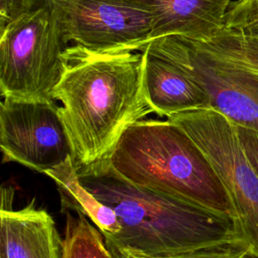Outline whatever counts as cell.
<instances>
[{"mask_svg":"<svg viewBox=\"0 0 258 258\" xmlns=\"http://www.w3.org/2000/svg\"><path fill=\"white\" fill-rule=\"evenodd\" d=\"M103 237L85 216L68 213L61 258H115Z\"/></svg>","mask_w":258,"mask_h":258,"instance_id":"13","label":"cell"},{"mask_svg":"<svg viewBox=\"0 0 258 258\" xmlns=\"http://www.w3.org/2000/svg\"><path fill=\"white\" fill-rule=\"evenodd\" d=\"M237 129L245 153L258 174V133L239 125H237Z\"/></svg>","mask_w":258,"mask_h":258,"instance_id":"17","label":"cell"},{"mask_svg":"<svg viewBox=\"0 0 258 258\" xmlns=\"http://www.w3.org/2000/svg\"><path fill=\"white\" fill-rule=\"evenodd\" d=\"M14 189L1 188L0 258H61V241L51 216L31 201L14 210Z\"/></svg>","mask_w":258,"mask_h":258,"instance_id":"9","label":"cell"},{"mask_svg":"<svg viewBox=\"0 0 258 258\" xmlns=\"http://www.w3.org/2000/svg\"><path fill=\"white\" fill-rule=\"evenodd\" d=\"M70 41L60 10L53 5L33 8L0 30L2 98L54 102L52 93Z\"/></svg>","mask_w":258,"mask_h":258,"instance_id":"4","label":"cell"},{"mask_svg":"<svg viewBox=\"0 0 258 258\" xmlns=\"http://www.w3.org/2000/svg\"><path fill=\"white\" fill-rule=\"evenodd\" d=\"M166 119L180 126L207 156L232 200L245 243L258 258V174L241 144L237 125L213 108Z\"/></svg>","mask_w":258,"mask_h":258,"instance_id":"6","label":"cell"},{"mask_svg":"<svg viewBox=\"0 0 258 258\" xmlns=\"http://www.w3.org/2000/svg\"><path fill=\"white\" fill-rule=\"evenodd\" d=\"M55 183L62 210H71L85 216L103 234L106 244L112 245L121 233V226L115 212L100 202L85 187L77 173L73 159L45 172Z\"/></svg>","mask_w":258,"mask_h":258,"instance_id":"12","label":"cell"},{"mask_svg":"<svg viewBox=\"0 0 258 258\" xmlns=\"http://www.w3.org/2000/svg\"><path fill=\"white\" fill-rule=\"evenodd\" d=\"M52 99L67 131L76 167L110 156L123 133L154 114L144 86L145 55L70 44Z\"/></svg>","mask_w":258,"mask_h":258,"instance_id":"1","label":"cell"},{"mask_svg":"<svg viewBox=\"0 0 258 258\" xmlns=\"http://www.w3.org/2000/svg\"><path fill=\"white\" fill-rule=\"evenodd\" d=\"M110 249V248H109ZM115 258H152L141 257L127 253H123L114 249H110ZM154 258H257L250 250L245 241H237L208 248H203L195 251L184 252L171 256L154 257Z\"/></svg>","mask_w":258,"mask_h":258,"instance_id":"15","label":"cell"},{"mask_svg":"<svg viewBox=\"0 0 258 258\" xmlns=\"http://www.w3.org/2000/svg\"><path fill=\"white\" fill-rule=\"evenodd\" d=\"M126 180L238 222L232 200L207 156L177 124L143 119L130 126L107 158Z\"/></svg>","mask_w":258,"mask_h":258,"instance_id":"3","label":"cell"},{"mask_svg":"<svg viewBox=\"0 0 258 258\" xmlns=\"http://www.w3.org/2000/svg\"><path fill=\"white\" fill-rule=\"evenodd\" d=\"M142 52L145 55L144 86L154 114L168 118L211 108L205 92L181 70L148 50Z\"/></svg>","mask_w":258,"mask_h":258,"instance_id":"11","label":"cell"},{"mask_svg":"<svg viewBox=\"0 0 258 258\" xmlns=\"http://www.w3.org/2000/svg\"><path fill=\"white\" fill-rule=\"evenodd\" d=\"M258 16V0H234L227 12L226 27L237 29Z\"/></svg>","mask_w":258,"mask_h":258,"instance_id":"16","label":"cell"},{"mask_svg":"<svg viewBox=\"0 0 258 258\" xmlns=\"http://www.w3.org/2000/svg\"><path fill=\"white\" fill-rule=\"evenodd\" d=\"M231 59L258 70V35L225 28L209 40Z\"/></svg>","mask_w":258,"mask_h":258,"instance_id":"14","label":"cell"},{"mask_svg":"<svg viewBox=\"0 0 258 258\" xmlns=\"http://www.w3.org/2000/svg\"><path fill=\"white\" fill-rule=\"evenodd\" d=\"M57 8L72 44L140 51L152 38V15L127 0H75Z\"/></svg>","mask_w":258,"mask_h":258,"instance_id":"8","label":"cell"},{"mask_svg":"<svg viewBox=\"0 0 258 258\" xmlns=\"http://www.w3.org/2000/svg\"><path fill=\"white\" fill-rule=\"evenodd\" d=\"M142 50L176 66L201 87L211 108L258 133V70L231 59L209 40L166 36L149 41Z\"/></svg>","mask_w":258,"mask_h":258,"instance_id":"5","label":"cell"},{"mask_svg":"<svg viewBox=\"0 0 258 258\" xmlns=\"http://www.w3.org/2000/svg\"><path fill=\"white\" fill-rule=\"evenodd\" d=\"M127 1L152 15L154 29L151 40L181 36L207 41L225 28L227 12L234 0Z\"/></svg>","mask_w":258,"mask_h":258,"instance_id":"10","label":"cell"},{"mask_svg":"<svg viewBox=\"0 0 258 258\" xmlns=\"http://www.w3.org/2000/svg\"><path fill=\"white\" fill-rule=\"evenodd\" d=\"M75 0H27V3L31 10L33 8L43 6V5H53L56 7H61Z\"/></svg>","mask_w":258,"mask_h":258,"instance_id":"18","label":"cell"},{"mask_svg":"<svg viewBox=\"0 0 258 258\" xmlns=\"http://www.w3.org/2000/svg\"><path fill=\"white\" fill-rule=\"evenodd\" d=\"M231 29V28H230ZM237 30H240L244 33L250 34V35H258V16L248 23L244 24L243 26L237 28Z\"/></svg>","mask_w":258,"mask_h":258,"instance_id":"19","label":"cell"},{"mask_svg":"<svg viewBox=\"0 0 258 258\" xmlns=\"http://www.w3.org/2000/svg\"><path fill=\"white\" fill-rule=\"evenodd\" d=\"M76 169L81 183L118 218L121 233L110 249L154 258L244 241L236 220L140 187L107 158Z\"/></svg>","mask_w":258,"mask_h":258,"instance_id":"2","label":"cell"},{"mask_svg":"<svg viewBox=\"0 0 258 258\" xmlns=\"http://www.w3.org/2000/svg\"><path fill=\"white\" fill-rule=\"evenodd\" d=\"M0 147L4 162H16L44 174L73 159L55 102L3 98Z\"/></svg>","mask_w":258,"mask_h":258,"instance_id":"7","label":"cell"}]
</instances>
